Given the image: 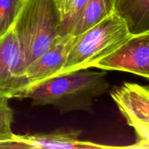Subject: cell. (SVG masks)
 I'll return each instance as SVG.
<instances>
[{"label":"cell","mask_w":149,"mask_h":149,"mask_svg":"<svg viewBox=\"0 0 149 149\" xmlns=\"http://www.w3.org/2000/svg\"><path fill=\"white\" fill-rule=\"evenodd\" d=\"M81 130H56L49 133L32 135H15V139L21 145L22 148H114L117 147L103 146L80 139Z\"/></svg>","instance_id":"obj_8"},{"label":"cell","mask_w":149,"mask_h":149,"mask_svg":"<svg viewBox=\"0 0 149 149\" xmlns=\"http://www.w3.org/2000/svg\"><path fill=\"white\" fill-rule=\"evenodd\" d=\"M93 68L120 71L149 78V33L132 36Z\"/></svg>","instance_id":"obj_6"},{"label":"cell","mask_w":149,"mask_h":149,"mask_svg":"<svg viewBox=\"0 0 149 149\" xmlns=\"http://www.w3.org/2000/svg\"><path fill=\"white\" fill-rule=\"evenodd\" d=\"M148 79V81H149V78H148V79Z\"/></svg>","instance_id":"obj_14"},{"label":"cell","mask_w":149,"mask_h":149,"mask_svg":"<svg viewBox=\"0 0 149 149\" xmlns=\"http://www.w3.org/2000/svg\"><path fill=\"white\" fill-rule=\"evenodd\" d=\"M132 36L125 22L112 13L85 31L74 36L65 64L58 75L92 68Z\"/></svg>","instance_id":"obj_3"},{"label":"cell","mask_w":149,"mask_h":149,"mask_svg":"<svg viewBox=\"0 0 149 149\" xmlns=\"http://www.w3.org/2000/svg\"><path fill=\"white\" fill-rule=\"evenodd\" d=\"M115 0H87L71 34H80L114 13Z\"/></svg>","instance_id":"obj_10"},{"label":"cell","mask_w":149,"mask_h":149,"mask_svg":"<svg viewBox=\"0 0 149 149\" xmlns=\"http://www.w3.org/2000/svg\"><path fill=\"white\" fill-rule=\"evenodd\" d=\"M61 25L55 0H24L12 30L18 41L25 71L63 35Z\"/></svg>","instance_id":"obj_2"},{"label":"cell","mask_w":149,"mask_h":149,"mask_svg":"<svg viewBox=\"0 0 149 149\" xmlns=\"http://www.w3.org/2000/svg\"><path fill=\"white\" fill-rule=\"evenodd\" d=\"M8 100L0 97V148H20L12 130L13 111L9 106Z\"/></svg>","instance_id":"obj_11"},{"label":"cell","mask_w":149,"mask_h":149,"mask_svg":"<svg viewBox=\"0 0 149 149\" xmlns=\"http://www.w3.org/2000/svg\"><path fill=\"white\" fill-rule=\"evenodd\" d=\"M61 14L62 34H71L87 0H55Z\"/></svg>","instance_id":"obj_12"},{"label":"cell","mask_w":149,"mask_h":149,"mask_svg":"<svg viewBox=\"0 0 149 149\" xmlns=\"http://www.w3.org/2000/svg\"><path fill=\"white\" fill-rule=\"evenodd\" d=\"M111 96L136 134L135 143L127 148H149V87L125 82Z\"/></svg>","instance_id":"obj_4"},{"label":"cell","mask_w":149,"mask_h":149,"mask_svg":"<svg viewBox=\"0 0 149 149\" xmlns=\"http://www.w3.org/2000/svg\"><path fill=\"white\" fill-rule=\"evenodd\" d=\"M73 37L72 34L59 36L40 57L27 67L25 77L29 87L55 77L61 72L65 64Z\"/></svg>","instance_id":"obj_7"},{"label":"cell","mask_w":149,"mask_h":149,"mask_svg":"<svg viewBox=\"0 0 149 149\" xmlns=\"http://www.w3.org/2000/svg\"><path fill=\"white\" fill-rule=\"evenodd\" d=\"M114 13L132 36L149 33V0H115Z\"/></svg>","instance_id":"obj_9"},{"label":"cell","mask_w":149,"mask_h":149,"mask_svg":"<svg viewBox=\"0 0 149 149\" xmlns=\"http://www.w3.org/2000/svg\"><path fill=\"white\" fill-rule=\"evenodd\" d=\"M24 0H0V36L10 31Z\"/></svg>","instance_id":"obj_13"},{"label":"cell","mask_w":149,"mask_h":149,"mask_svg":"<svg viewBox=\"0 0 149 149\" xmlns=\"http://www.w3.org/2000/svg\"><path fill=\"white\" fill-rule=\"evenodd\" d=\"M103 71H92L87 68L60 74L30 86L20 98L29 99L33 106H52L61 113H92L97 97L110 89Z\"/></svg>","instance_id":"obj_1"},{"label":"cell","mask_w":149,"mask_h":149,"mask_svg":"<svg viewBox=\"0 0 149 149\" xmlns=\"http://www.w3.org/2000/svg\"><path fill=\"white\" fill-rule=\"evenodd\" d=\"M20 48L13 31L0 36V97L20 98L29 88Z\"/></svg>","instance_id":"obj_5"}]
</instances>
